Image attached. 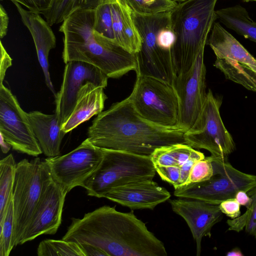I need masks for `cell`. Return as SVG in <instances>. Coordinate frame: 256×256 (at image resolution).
I'll return each instance as SVG.
<instances>
[{"label":"cell","instance_id":"1","mask_svg":"<svg viewBox=\"0 0 256 256\" xmlns=\"http://www.w3.org/2000/svg\"><path fill=\"white\" fill-rule=\"evenodd\" d=\"M62 239L96 246L108 256H166L164 243L133 210L124 212L104 206L72 218Z\"/></svg>","mask_w":256,"mask_h":256},{"label":"cell","instance_id":"2","mask_svg":"<svg viewBox=\"0 0 256 256\" xmlns=\"http://www.w3.org/2000/svg\"><path fill=\"white\" fill-rule=\"evenodd\" d=\"M184 134L145 120L128 97L98 114L88 128V138L100 148L150 156L158 148L186 144Z\"/></svg>","mask_w":256,"mask_h":256},{"label":"cell","instance_id":"3","mask_svg":"<svg viewBox=\"0 0 256 256\" xmlns=\"http://www.w3.org/2000/svg\"><path fill=\"white\" fill-rule=\"evenodd\" d=\"M94 9L78 10L60 27L63 34L62 58L66 64L76 60L91 64L108 78H119L136 70L135 54L94 30Z\"/></svg>","mask_w":256,"mask_h":256},{"label":"cell","instance_id":"4","mask_svg":"<svg viewBox=\"0 0 256 256\" xmlns=\"http://www.w3.org/2000/svg\"><path fill=\"white\" fill-rule=\"evenodd\" d=\"M218 0H186L170 11L171 28L175 41L171 49L176 76L189 70L216 20Z\"/></svg>","mask_w":256,"mask_h":256},{"label":"cell","instance_id":"5","mask_svg":"<svg viewBox=\"0 0 256 256\" xmlns=\"http://www.w3.org/2000/svg\"><path fill=\"white\" fill-rule=\"evenodd\" d=\"M102 150L103 156L100 164L82 186L89 196L104 198L113 188L133 182L152 180L154 177L156 171L150 156L110 149Z\"/></svg>","mask_w":256,"mask_h":256},{"label":"cell","instance_id":"6","mask_svg":"<svg viewBox=\"0 0 256 256\" xmlns=\"http://www.w3.org/2000/svg\"><path fill=\"white\" fill-rule=\"evenodd\" d=\"M170 11L142 14L132 10V15L142 39L140 50L135 54L136 76L154 78L174 86L176 75L171 50L161 48L157 38L160 30L170 22Z\"/></svg>","mask_w":256,"mask_h":256},{"label":"cell","instance_id":"7","mask_svg":"<svg viewBox=\"0 0 256 256\" xmlns=\"http://www.w3.org/2000/svg\"><path fill=\"white\" fill-rule=\"evenodd\" d=\"M52 178L45 160L38 157L16 164L12 191V246L20 244L24 231L38 204L42 190Z\"/></svg>","mask_w":256,"mask_h":256},{"label":"cell","instance_id":"8","mask_svg":"<svg viewBox=\"0 0 256 256\" xmlns=\"http://www.w3.org/2000/svg\"><path fill=\"white\" fill-rule=\"evenodd\" d=\"M128 97L145 120L158 126L177 129L179 100L173 86L154 78L136 76Z\"/></svg>","mask_w":256,"mask_h":256},{"label":"cell","instance_id":"9","mask_svg":"<svg viewBox=\"0 0 256 256\" xmlns=\"http://www.w3.org/2000/svg\"><path fill=\"white\" fill-rule=\"evenodd\" d=\"M209 158L213 168L212 176L205 181L190 183L175 188L174 196L220 204L224 200L234 198L239 190L248 192L256 187V175L237 170L228 159Z\"/></svg>","mask_w":256,"mask_h":256},{"label":"cell","instance_id":"10","mask_svg":"<svg viewBox=\"0 0 256 256\" xmlns=\"http://www.w3.org/2000/svg\"><path fill=\"white\" fill-rule=\"evenodd\" d=\"M208 41L216 60L214 66L227 79L256 92V58L218 22Z\"/></svg>","mask_w":256,"mask_h":256},{"label":"cell","instance_id":"11","mask_svg":"<svg viewBox=\"0 0 256 256\" xmlns=\"http://www.w3.org/2000/svg\"><path fill=\"white\" fill-rule=\"evenodd\" d=\"M221 104L222 100L209 90L200 116L184 136L186 144L192 148L206 150L214 158L228 159L236 146L221 118Z\"/></svg>","mask_w":256,"mask_h":256},{"label":"cell","instance_id":"12","mask_svg":"<svg viewBox=\"0 0 256 256\" xmlns=\"http://www.w3.org/2000/svg\"><path fill=\"white\" fill-rule=\"evenodd\" d=\"M102 148L94 146L87 138L68 153L47 158L46 162L52 178L68 193L78 186H83L100 164Z\"/></svg>","mask_w":256,"mask_h":256},{"label":"cell","instance_id":"13","mask_svg":"<svg viewBox=\"0 0 256 256\" xmlns=\"http://www.w3.org/2000/svg\"><path fill=\"white\" fill-rule=\"evenodd\" d=\"M0 134L19 152L34 156L42 153L27 113L3 84H0Z\"/></svg>","mask_w":256,"mask_h":256},{"label":"cell","instance_id":"14","mask_svg":"<svg viewBox=\"0 0 256 256\" xmlns=\"http://www.w3.org/2000/svg\"><path fill=\"white\" fill-rule=\"evenodd\" d=\"M204 48L200 51L190 69L176 77L174 84L179 100L177 129L186 132L200 116L206 98Z\"/></svg>","mask_w":256,"mask_h":256},{"label":"cell","instance_id":"15","mask_svg":"<svg viewBox=\"0 0 256 256\" xmlns=\"http://www.w3.org/2000/svg\"><path fill=\"white\" fill-rule=\"evenodd\" d=\"M66 192L52 178L46 184L38 204L26 227L20 244L42 234H55L62 223Z\"/></svg>","mask_w":256,"mask_h":256},{"label":"cell","instance_id":"16","mask_svg":"<svg viewBox=\"0 0 256 256\" xmlns=\"http://www.w3.org/2000/svg\"><path fill=\"white\" fill-rule=\"evenodd\" d=\"M108 78L101 70L91 64L76 60L66 64L60 90L55 95V113L62 124L72 112L82 85L90 82L105 88Z\"/></svg>","mask_w":256,"mask_h":256},{"label":"cell","instance_id":"17","mask_svg":"<svg viewBox=\"0 0 256 256\" xmlns=\"http://www.w3.org/2000/svg\"><path fill=\"white\" fill-rule=\"evenodd\" d=\"M169 202L172 210L187 223L196 242V256H200L202 238H210L212 227L222 218L219 204L182 198L170 200Z\"/></svg>","mask_w":256,"mask_h":256},{"label":"cell","instance_id":"18","mask_svg":"<svg viewBox=\"0 0 256 256\" xmlns=\"http://www.w3.org/2000/svg\"><path fill=\"white\" fill-rule=\"evenodd\" d=\"M170 192L152 180L131 182L112 188L104 198L132 210H153L170 198Z\"/></svg>","mask_w":256,"mask_h":256},{"label":"cell","instance_id":"19","mask_svg":"<svg viewBox=\"0 0 256 256\" xmlns=\"http://www.w3.org/2000/svg\"><path fill=\"white\" fill-rule=\"evenodd\" d=\"M23 24L28 29L33 39L38 60L44 76L48 88L55 96L56 92L49 72L48 58L50 52L56 46V38L46 20L40 14L28 10L20 4L13 2Z\"/></svg>","mask_w":256,"mask_h":256},{"label":"cell","instance_id":"20","mask_svg":"<svg viewBox=\"0 0 256 256\" xmlns=\"http://www.w3.org/2000/svg\"><path fill=\"white\" fill-rule=\"evenodd\" d=\"M104 88L90 82L82 85L72 112L62 124V129L66 134L102 112L107 99Z\"/></svg>","mask_w":256,"mask_h":256},{"label":"cell","instance_id":"21","mask_svg":"<svg viewBox=\"0 0 256 256\" xmlns=\"http://www.w3.org/2000/svg\"><path fill=\"white\" fill-rule=\"evenodd\" d=\"M27 115L42 153L48 158L60 156L61 143L66 133L57 114L32 111Z\"/></svg>","mask_w":256,"mask_h":256},{"label":"cell","instance_id":"22","mask_svg":"<svg viewBox=\"0 0 256 256\" xmlns=\"http://www.w3.org/2000/svg\"><path fill=\"white\" fill-rule=\"evenodd\" d=\"M110 3L116 43L136 54L140 50L142 39L132 18V10L126 0H110Z\"/></svg>","mask_w":256,"mask_h":256},{"label":"cell","instance_id":"23","mask_svg":"<svg viewBox=\"0 0 256 256\" xmlns=\"http://www.w3.org/2000/svg\"><path fill=\"white\" fill-rule=\"evenodd\" d=\"M216 18L228 28L256 42V22L246 10L240 5L216 10Z\"/></svg>","mask_w":256,"mask_h":256},{"label":"cell","instance_id":"24","mask_svg":"<svg viewBox=\"0 0 256 256\" xmlns=\"http://www.w3.org/2000/svg\"><path fill=\"white\" fill-rule=\"evenodd\" d=\"M154 165L181 166L190 158H205L204 154L186 144H176L156 149L150 156Z\"/></svg>","mask_w":256,"mask_h":256},{"label":"cell","instance_id":"25","mask_svg":"<svg viewBox=\"0 0 256 256\" xmlns=\"http://www.w3.org/2000/svg\"><path fill=\"white\" fill-rule=\"evenodd\" d=\"M102 0H50L40 14L52 26L62 23L74 12L81 9H94Z\"/></svg>","mask_w":256,"mask_h":256},{"label":"cell","instance_id":"26","mask_svg":"<svg viewBox=\"0 0 256 256\" xmlns=\"http://www.w3.org/2000/svg\"><path fill=\"white\" fill-rule=\"evenodd\" d=\"M16 165L12 154L0 161V226L12 200Z\"/></svg>","mask_w":256,"mask_h":256},{"label":"cell","instance_id":"27","mask_svg":"<svg viewBox=\"0 0 256 256\" xmlns=\"http://www.w3.org/2000/svg\"><path fill=\"white\" fill-rule=\"evenodd\" d=\"M37 254L38 256H84L78 244L62 239L42 240L38 247Z\"/></svg>","mask_w":256,"mask_h":256},{"label":"cell","instance_id":"28","mask_svg":"<svg viewBox=\"0 0 256 256\" xmlns=\"http://www.w3.org/2000/svg\"><path fill=\"white\" fill-rule=\"evenodd\" d=\"M251 198L250 207L236 218L226 222L229 230L239 232L244 228L246 232L256 238V187L248 192Z\"/></svg>","mask_w":256,"mask_h":256},{"label":"cell","instance_id":"29","mask_svg":"<svg viewBox=\"0 0 256 256\" xmlns=\"http://www.w3.org/2000/svg\"><path fill=\"white\" fill-rule=\"evenodd\" d=\"M94 30L100 36L116 43L110 0H102L94 8Z\"/></svg>","mask_w":256,"mask_h":256},{"label":"cell","instance_id":"30","mask_svg":"<svg viewBox=\"0 0 256 256\" xmlns=\"http://www.w3.org/2000/svg\"><path fill=\"white\" fill-rule=\"evenodd\" d=\"M132 9L142 14L172 10L178 4L174 0H126Z\"/></svg>","mask_w":256,"mask_h":256},{"label":"cell","instance_id":"31","mask_svg":"<svg viewBox=\"0 0 256 256\" xmlns=\"http://www.w3.org/2000/svg\"><path fill=\"white\" fill-rule=\"evenodd\" d=\"M14 222V208L12 200L8 206L3 223L0 226V256H8L14 248L12 246Z\"/></svg>","mask_w":256,"mask_h":256},{"label":"cell","instance_id":"32","mask_svg":"<svg viewBox=\"0 0 256 256\" xmlns=\"http://www.w3.org/2000/svg\"><path fill=\"white\" fill-rule=\"evenodd\" d=\"M213 174V168L209 156L194 162L191 169L186 184L205 181Z\"/></svg>","mask_w":256,"mask_h":256},{"label":"cell","instance_id":"33","mask_svg":"<svg viewBox=\"0 0 256 256\" xmlns=\"http://www.w3.org/2000/svg\"><path fill=\"white\" fill-rule=\"evenodd\" d=\"M154 166L156 172L163 180L172 184L174 189L181 186L180 166Z\"/></svg>","mask_w":256,"mask_h":256},{"label":"cell","instance_id":"34","mask_svg":"<svg viewBox=\"0 0 256 256\" xmlns=\"http://www.w3.org/2000/svg\"><path fill=\"white\" fill-rule=\"evenodd\" d=\"M219 206L222 212L232 219L236 218L240 215V205L235 198L222 201L219 204Z\"/></svg>","mask_w":256,"mask_h":256},{"label":"cell","instance_id":"35","mask_svg":"<svg viewBox=\"0 0 256 256\" xmlns=\"http://www.w3.org/2000/svg\"><path fill=\"white\" fill-rule=\"evenodd\" d=\"M24 6L30 11L36 13L40 12L47 8L50 0H9Z\"/></svg>","mask_w":256,"mask_h":256},{"label":"cell","instance_id":"36","mask_svg":"<svg viewBox=\"0 0 256 256\" xmlns=\"http://www.w3.org/2000/svg\"><path fill=\"white\" fill-rule=\"evenodd\" d=\"M0 45V84H3L5 74L8 68L12 65V58L4 48L2 41Z\"/></svg>","mask_w":256,"mask_h":256},{"label":"cell","instance_id":"37","mask_svg":"<svg viewBox=\"0 0 256 256\" xmlns=\"http://www.w3.org/2000/svg\"><path fill=\"white\" fill-rule=\"evenodd\" d=\"M198 160H199L190 158L180 166L181 186L186 184L192 166L194 162Z\"/></svg>","mask_w":256,"mask_h":256},{"label":"cell","instance_id":"38","mask_svg":"<svg viewBox=\"0 0 256 256\" xmlns=\"http://www.w3.org/2000/svg\"><path fill=\"white\" fill-rule=\"evenodd\" d=\"M9 18L2 4L0 6V38H4L7 34Z\"/></svg>","mask_w":256,"mask_h":256},{"label":"cell","instance_id":"39","mask_svg":"<svg viewBox=\"0 0 256 256\" xmlns=\"http://www.w3.org/2000/svg\"><path fill=\"white\" fill-rule=\"evenodd\" d=\"M84 256H108L103 250L92 245L78 244Z\"/></svg>","mask_w":256,"mask_h":256},{"label":"cell","instance_id":"40","mask_svg":"<svg viewBox=\"0 0 256 256\" xmlns=\"http://www.w3.org/2000/svg\"><path fill=\"white\" fill-rule=\"evenodd\" d=\"M234 198L240 206H244L246 208L250 207L252 200L247 192L239 190L236 194Z\"/></svg>","mask_w":256,"mask_h":256},{"label":"cell","instance_id":"41","mask_svg":"<svg viewBox=\"0 0 256 256\" xmlns=\"http://www.w3.org/2000/svg\"><path fill=\"white\" fill-rule=\"evenodd\" d=\"M0 144L2 151L3 153L6 154L10 150V148L12 147V146L10 144H8L6 141V140L4 138L3 136L0 134Z\"/></svg>","mask_w":256,"mask_h":256},{"label":"cell","instance_id":"42","mask_svg":"<svg viewBox=\"0 0 256 256\" xmlns=\"http://www.w3.org/2000/svg\"><path fill=\"white\" fill-rule=\"evenodd\" d=\"M226 256H243L244 254H242L240 250L238 248H234L228 252Z\"/></svg>","mask_w":256,"mask_h":256},{"label":"cell","instance_id":"43","mask_svg":"<svg viewBox=\"0 0 256 256\" xmlns=\"http://www.w3.org/2000/svg\"><path fill=\"white\" fill-rule=\"evenodd\" d=\"M174 0L175 2H176L178 3H179V2H184L186 0Z\"/></svg>","mask_w":256,"mask_h":256},{"label":"cell","instance_id":"44","mask_svg":"<svg viewBox=\"0 0 256 256\" xmlns=\"http://www.w3.org/2000/svg\"><path fill=\"white\" fill-rule=\"evenodd\" d=\"M244 2H250V1H252V0H242Z\"/></svg>","mask_w":256,"mask_h":256}]
</instances>
